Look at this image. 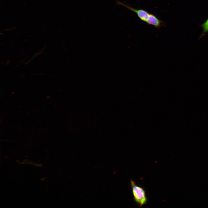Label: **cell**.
Wrapping results in <instances>:
<instances>
[{"label": "cell", "mask_w": 208, "mask_h": 208, "mask_svg": "<svg viewBox=\"0 0 208 208\" xmlns=\"http://www.w3.org/2000/svg\"><path fill=\"white\" fill-rule=\"evenodd\" d=\"M117 3L136 13L140 20L148 25H153L158 28L164 25V22L160 20L155 15L150 13L146 10L142 9H136L120 2L118 1Z\"/></svg>", "instance_id": "obj_1"}, {"label": "cell", "mask_w": 208, "mask_h": 208, "mask_svg": "<svg viewBox=\"0 0 208 208\" xmlns=\"http://www.w3.org/2000/svg\"><path fill=\"white\" fill-rule=\"evenodd\" d=\"M129 186L131 190L133 198L137 205L141 207L147 204L148 201L146 192L142 187L137 185L135 181L130 179Z\"/></svg>", "instance_id": "obj_2"}, {"label": "cell", "mask_w": 208, "mask_h": 208, "mask_svg": "<svg viewBox=\"0 0 208 208\" xmlns=\"http://www.w3.org/2000/svg\"><path fill=\"white\" fill-rule=\"evenodd\" d=\"M200 27L203 29V32L200 36V38L208 33V18L206 21L200 25Z\"/></svg>", "instance_id": "obj_3"}]
</instances>
